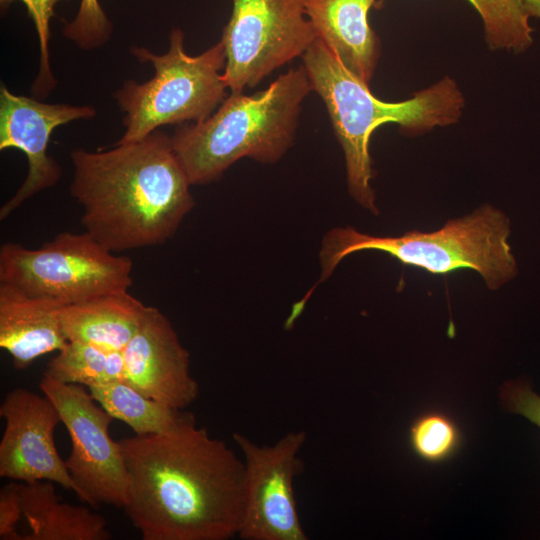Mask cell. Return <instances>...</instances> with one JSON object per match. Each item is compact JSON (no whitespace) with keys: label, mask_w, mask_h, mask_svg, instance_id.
Masks as SVG:
<instances>
[{"label":"cell","mask_w":540,"mask_h":540,"mask_svg":"<svg viewBox=\"0 0 540 540\" xmlns=\"http://www.w3.org/2000/svg\"><path fill=\"white\" fill-rule=\"evenodd\" d=\"M128 472L124 505L143 540H228L238 536L244 463L187 412L164 434L119 440Z\"/></svg>","instance_id":"obj_1"},{"label":"cell","mask_w":540,"mask_h":540,"mask_svg":"<svg viewBox=\"0 0 540 540\" xmlns=\"http://www.w3.org/2000/svg\"><path fill=\"white\" fill-rule=\"evenodd\" d=\"M71 160L81 224L112 252L165 243L194 207L171 137L158 130L105 151L75 149Z\"/></svg>","instance_id":"obj_2"},{"label":"cell","mask_w":540,"mask_h":540,"mask_svg":"<svg viewBox=\"0 0 540 540\" xmlns=\"http://www.w3.org/2000/svg\"><path fill=\"white\" fill-rule=\"evenodd\" d=\"M302 58L313 91L326 105L343 149L349 193L362 207L377 214L370 184L369 141L373 131L380 125L396 123L406 135H419L454 124L462 114L464 97L456 82L444 77L408 100L385 102L376 98L369 85L355 77L318 38Z\"/></svg>","instance_id":"obj_3"},{"label":"cell","mask_w":540,"mask_h":540,"mask_svg":"<svg viewBox=\"0 0 540 540\" xmlns=\"http://www.w3.org/2000/svg\"><path fill=\"white\" fill-rule=\"evenodd\" d=\"M312 91L302 65L254 94L230 93L205 120L178 126L172 148L190 184L220 178L241 158L263 164L281 159L294 142L302 103Z\"/></svg>","instance_id":"obj_4"},{"label":"cell","mask_w":540,"mask_h":540,"mask_svg":"<svg viewBox=\"0 0 540 540\" xmlns=\"http://www.w3.org/2000/svg\"><path fill=\"white\" fill-rule=\"evenodd\" d=\"M509 235V218L491 205L450 220L436 231L413 230L397 237L373 236L352 227H336L322 241L320 281L328 279L346 256L377 250L432 274L474 270L489 289L496 290L513 279L518 271L508 243Z\"/></svg>","instance_id":"obj_5"},{"label":"cell","mask_w":540,"mask_h":540,"mask_svg":"<svg viewBox=\"0 0 540 540\" xmlns=\"http://www.w3.org/2000/svg\"><path fill=\"white\" fill-rule=\"evenodd\" d=\"M169 41V50L162 55L144 47L131 48L139 61L152 63L155 73L144 83L128 80L115 93L125 112L126 128L116 144L142 140L163 125L203 121L225 100L223 43L191 56L184 50L180 28L172 29Z\"/></svg>","instance_id":"obj_6"},{"label":"cell","mask_w":540,"mask_h":540,"mask_svg":"<svg viewBox=\"0 0 540 540\" xmlns=\"http://www.w3.org/2000/svg\"><path fill=\"white\" fill-rule=\"evenodd\" d=\"M132 260L117 255L87 232H62L37 249L0 247V283L66 306L132 285Z\"/></svg>","instance_id":"obj_7"},{"label":"cell","mask_w":540,"mask_h":540,"mask_svg":"<svg viewBox=\"0 0 540 540\" xmlns=\"http://www.w3.org/2000/svg\"><path fill=\"white\" fill-rule=\"evenodd\" d=\"M221 42L222 79L231 93L254 88L274 70L302 57L316 40L302 0H232Z\"/></svg>","instance_id":"obj_8"},{"label":"cell","mask_w":540,"mask_h":540,"mask_svg":"<svg viewBox=\"0 0 540 540\" xmlns=\"http://www.w3.org/2000/svg\"><path fill=\"white\" fill-rule=\"evenodd\" d=\"M39 388L56 406L71 439L65 465L80 491V499L124 507L128 472L119 441L109 432L113 417L82 385L64 384L43 374Z\"/></svg>","instance_id":"obj_9"},{"label":"cell","mask_w":540,"mask_h":540,"mask_svg":"<svg viewBox=\"0 0 540 540\" xmlns=\"http://www.w3.org/2000/svg\"><path fill=\"white\" fill-rule=\"evenodd\" d=\"M244 463L243 510L238 537L243 540H307L300 522L294 479L302 472L299 453L306 432L291 431L272 445L232 435Z\"/></svg>","instance_id":"obj_10"},{"label":"cell","mask_w":540,"mask_h":540,"mask_svg":"<svg viewBox=\"0 0 540 540\" xmlns=\"http://www.w3.org/2000/svg\"><path fill=\"white\" fill-rule=\"evenodd\" d=\"M0 416L5 420L0 476L22 483L55 482L80 498L55 446L54 431L61 418L54 403L45 394L16 388L5 395Z\"/></svg>","instance_id":"obj_11"},{"label":"cell","mask_w":540,"mask_h":540,"mask_svg":"<svg viewBox=\"0 0 540 540\" xmlns=\"http://www.w3.org/2000/svg\"><path fill=\"white\" fill-rule=\"evenodd\" d=\"M91 106L47 104L17 95L5 85L0 89V150L16 148L28 161V173L16 193L0 208L5 220L35 194L53 187L61 178V168L47 154L53 130L78 119L94 117Z\"/></svg>","instance_id":"obj_12"},{"label":"cell","mask_w":540,"mask_h":540,"mask_svg":"<svg viewBox=\"0 0 540 540\" xmlns=\"http://www.w3.org/2000/svg\"><path fill=\"white\" fill-rule=\"evenodd\" d=\"M122 352L125 382L142 394L176 410L187 408L198 398L199 385L191 374L190 354L158 308L147 307Z\"/></svg>","instance_id":"obj_13"},{"label":"cell","mask_w":540,"mask_h":540,"mask_svg":"<svg viewBox=\"0 0 540 540\" xmlns=\"http://www.w3.org/2000/svg\"><path fill=\"white\" fill-rule=\"evenodd\" d=\"M63 307L0 283V347L11 356L16 369H26L39 357L66 345L60 321Z\"/></svg>","instance_id":"obj_14"},{"label":"cell","mask_w":540,"mask_h":540,"mask_svg":"<svg viewBox=\"0 0 540 540\" xmlns=\"http://www.w3.org/2000/svg\"><path fill=\"white\" fill-rule=\"evenodd\" d=\"M375 0H302L316 37L360 81L369 85L380 44L368 22Z\"/></svg>","instance_id":"obj_15"},{"label":"cell","mask_w":540,"mask_h":540,"mask_svg":"<svg viewBox=\"0 0 540 540\" xmlns=\"http://www.w3.org/2000/svg\"><path fill=\"white\" fill-rule=\"evenodd\" d=\"M148 306L128 290L98 295L66 305L60 321L67 341L122 351L137 331Z\"/></svg>","instance_id":"obj_16"},{"label":"cell","mask_w":540,"mask_h":540,"mask_svg":"<svg viewBox=\"0 0 540 540\" xmlns=\"http://www.w3.org/2000/svg\"><path fill=\"white\" fill-rule=\"evenodd\" d=\"M22 513L30 532L21 540H108L111 533L100 514L62 502L50 481L20 483Z\"/></svg>","instance_id":"obj_17"},{"label":"cell","mask_w":540,"mask_h":540,"mask_svg":"<svg viewBox=\"0 0 540 540\" xmlns=\"http://www.w3.org/2000/svg\"><path fill=\"white\" fill-rule=\"evenodd\" d=\"M88 390L108 414L124 422L136 435L168 433L187 413L147 397L125 381L96 384Z\"/></svg>","instance_id":"obj_18"},{"label":"cell","mask_w":540,"mask_h":540,"mask_svg":"<svg viewBox=\"0 0 540 540\" xmlns=\"http://www.w3.org/2000/svg\"><path fill=\"white\" fill-rule=\"evenodd\" d=\"M480 14L491 49L523 52L532 43L529 20L540 11L526 0H469Z\"/></svg>","instance_id":"obj_19"},{"label":"cell","mask_w":540,"mask_h":540,"mask_svg":"<svg viewBox=\"0 0 540 540\" xmlns=\"http://www.w3.org/2000/svg\"><path fill=\"white\" fill-rule=\"evenodd\" d=\"M107 354V350L93 344L68 341L43 374L64 384L90 387L107 383Z\"/></svg>","instance_id":"obj_20"},{"label":"cell","mask_w":540,"mask_h":540,"mask_svg":"<svg viewBox=\"0 0 540 540\" xmlns=\"http://www.w3.org/2000/svg\"><path fill=\"white\" fill-rule=\"evenodd\" d=\"M409 441L420 459L428 463H441L458 451L462 435L459 426L448 414L433 410L413 421Z\"/></svg>","instance_id":"obj_21"},{"label":"cell","mask_w":540,"mask_h":540,"mask_svg":"<svg viewBox=\"0 0 540 540\" xmlns=\"http://www.w3.org/2000/svg\"><path fill=\"white\" fill-rule=\"evenodd\" d=\"M14 1H21L27 9L37 31L40 47V67L32 86V92L39 97L47 96L56 84L49 62L50 21L54 16L55 5L63 0H0L5 10Z\"/></svg>","instance_id":"obj_22"},{"label":"cell","mask_w":540,"mask_h":540,"mask_svg":"<svg viewBox=\"0 0 540 540\" xmlns=\"http://www.w3.org/2000/svg\"><path fill=\"white\" fill-rule=\"evenodd\" d=\"M111 32V22L98 0H81L75 18L63 29L66 38L87 50L105 44Z\"/></svg>","instance_id":"obj_23"},{"label":"cell","mask_w":540,"mask_h":540,"mask_svg":"<svg viewBox=\"0 0 540 540\" xmlns=\"http://www.w3.org/2000/svg\"><path fill=\"white\" fill-rule=\"evenodd\" d=\"M504 406L540 428V396L525 382H507L500 392Z\"/></svg>","instance_id":"obj_24"},{"label":"cell","mask_w":540,"mask_h":540,"mask_svg":"<svg viewBox=\"0 0 540 540\" xmlns=\"http://www.w3.org/2000/svg\"><path fill=\"white\" fill-rule=\"evenodd\" d=\"M22 513L20 483L8 482L0 490V539L21 540L17 523Z\"/></svg>","instance_id":"obj_25"},{"label":"cell","mask_w":540,"mask_h":540,"mask_svg":"<svg viewBox=\"0 0 540 540\" xmlns=\"http://www.w3.org/2000/svg\"><path fill=\"white\" fill-rule=\"evenodd\" d=\"M534 6H540V0H526Z\"/></svg>","instance_id":"obj_26"}]
</instances>
